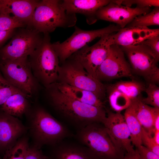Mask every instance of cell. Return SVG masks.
<instances>
[{
    "instance_id": "38",
    "label": "cell",
    "mask_w": 159,
    "mask_h": 159,
    "mask_svg": "<svg viewBox=\"0 0 159 159\" xmlns=\"http://www.w3.org/2000/svg\"><path fill=\"white\" fill-rule=\"evenodd\" d=\"M154 127L155 131L159 130V115H157L155 119Z\"/></svg>"
},
{
    "instance_id": "27",
    "label": "cell",
    "mask_w": 159,
    "mask_h": 159,
    "mask_svg": "<svg viewBox=\"0 0 159 159\" xmlns=\"http://www.w3.org/2000/svg\"><path fill=\"white\" fill-rule=\"evenodd\" d=\"M159 25V7H155L145 14L135 17L125 27L136 26L147 27L152 25Z\"/></svg>"
},
{
    "instance_id": "34",
    "label": "cell",
    "mask_w": 159,
    "mask_h": 159,
    "mask_svg": "<svg viewBox=\"0 0 159 159\" xmlns=\"http://www.w3.org/2000/svg\"><path fill=\"white\" fill-rule=\"evenodd\" d=\"M140 159H159V155L142 145L136 148Z\"/></svg>"
},
{
    "instance_id": "17",
    "label": "cell",
    "mask_w": 159,
    "mask_h": 159,
    "mask_svg": "<svg viewBox=\"0 0 159 159\" xmlns=\"http://www.w3.org/2000/svg\"><path fill=\"white\" fill-rule=\"evenodd\" d=\"M39 0H0V14L10 15L32 27L33 15Z\"/></svg>"
},
{
    "instance_id": "39",
    "label": "cell",
    "mask_w": 159,
    "mask_h": 159,
    "mask_svg": "<svg viewBox=\"0 0 159 159\" xmlns=\"http://www.w3.org/2000/svg\"><path fill=\"white\" fill-rule=\"evenodd\" d=\"M153 138L156 143L158 145H159V130L155 131L153 133Z\"/></svg>"
},
{
    "instance_id": "31",
    "label": "cell",
    "mask_w": 159,
    "mask_h": 159,
    "mask_svg": "<svg viewBox=\"0 0 159 159\" xmlns=\"http://www.w3.org/2000/svg\"><path fill=\"white\" fill-rule=\"evenodd\" d=\"M142 145L155 153L159 155V145L155 141L153 137L150 135L142 127L141 135Z\"/></svg>"
},
{
    "instance_id": "26",
    "label": "cell",
    "mask_w": 159,
    "mask_h": 159,
    "mask_svg": "<svg viewBox=\"0 0 159 159\" xmlns=\"http://www.w3.org/2000/svg\"><path fill=\"white\" fill-rule=\"evenodd\" d=\"M106 92L108 94L110 105L116 112H120L130 105L131 100L122 92L106 88Z\"/></svg>"
},
{
    "instance_id": "36",
    "label": "cell",
    "mask_w": 159,
    "mask_h": 159,
    "mask_svg": "<svg viewBox=\"0 0 159 159\" xmlns=\"http://www.w3.org/2000/svg\"><path fill=\"white\" fill-rule=\"evenodd\" d=\"M15 29H12L6 31H0V48L8 39L12 37L15 32Z\"/></svg>"
},
{
    "instance_id": "10",
    "label": "cell",
    "mask_w": 159,
    "mask_h": 159,
    "mask_svg": "<svg viewBox=\"0 0 159 159\" xmlns=\"http://www.w3.org/2000/svg\"><path fill=\"white\" fill-rule=\"evenodd\" d=\"M44 34L32 28L14 32L10 41L0 49V59H13L28 57L41 44Z\"/></svg>"
},
{
    "instance_id": "32",
    "label": "cell",
    "mask_w": 159,
    "mask_h": 159,
    "mask_svg": "<svg viewBox=\"0 0 159 159\" xmlns=\"http://www.w3.org/2000/svg\"><path fill=\"white\" fill-rule=\"evenodd\" d=\"M121 4L125 6L130 7L133 4H135L139 8L150 7L152 6L159 7L158 0H122Z\"/></svg>"
},
{
    "instance_id": "16",
    "label": "cell",
    "mask_w": 159,
    "mask_h": 159,
    "mask_svg": "<svg viewBox=\"0 0 159 159\" xmlns=\"http://www.w3.org/2000/svg\"><path fill=\"white\" fill-rule=\"evenodd\" d=\"M159 35V29L136 26L121 29L109 34L107 39L109 46L116 44L127 46L138 44L148 38Z\"/></svg>"
},
{
    "instance_id": "2",
    "label": "cell",
    "mask_w": 159,
    "mask_h": 159,
    "mask_svg": "<svg viewBox=\"0 0 159 159\" xmlns=\"http://www.w3.org/2000/svg\"><path fill=\"white\" fill-rule=\"evenodd\" d=\"M33 145L54 146L68 136L67 129L46 110L36 102L25 115Z\"/></svg>"
},
{
    "instance_id": "4",
    "label": "cell",
    "mask_w": 159,
    "mask_h": 159,
    "mask_svg": "<svg viewBox=\"0 0 159 159\" xmlns=\"http://www.w3.org/2000/svg\"><path fill=\"white\" fill-rule=\"evenodd\" d=\"M32 73L45 88L57 82L60 65L49 34H44L41 44L28 56Z\"/></svg>"
},
{
    "instance_id": "28",
    "label": "cell",
    "mask_w": 159,
    "mask_h": 159,
    "mask_svg": "<svg viewBox=\"0 0 159 159\" xmlns=\"http://www.w3.org/2000/svg\"><path fill=\"white\" fill-rule=\"evenodd\" d=\"M147 95L146 97H142L141 100L145 104L150 105L153 107L159 108V87L156 84L149 83L145 91Z\"/></svg>"
},
{
    "instance_id": "13",
    "label": "cell",
    "mask_w": 159,
    "mask_h": 159,
    "mask_svg": "<svg viewBox=\"0 0 159 159\" xmlns=\"http://www.w3.org/2000/svg\"><path fill=\"white\" fill-rule=\"evenodd\" d=\"M112 0L97 11V20H103L114 23L123 28L136 16L145 14L152 10L150 7L132 8L117 4Z\"/></svg>"
},
{
    "instance_id": "1",
    "label": "cell",
    "mask_w": 159,
    "mask_h": 159,
    "mask_svg": "<svg viewBox=\"0 0 159 159\" xmlns=\"http://www.w3.org/2000/svg\"><path fill=\"white\" fill-rule=\"evenodd\" d=\"M46 96L57 110L82 127L94 122L103 123L107 117L104 108L82 102L62 93L54 83L45 87Z\"/></svg>"
},
{
    "instance_id": "29",
    "label": "cell",
    "mask_w": 159,
    "mask_h": 159,
    "mask_svg": "<svg viewBox=\"0 0 159 159\" xmlns=\"http://www.w3.org/2000/svg\"><path fill=\"white\" fill-rule=\"evenodd\" d=\"M27 26L25 23L12 16L0 14V31H6Z\"/></svg>"
},
{
    "instance_id": "6",
    "label": "cell",
    "mask_w": 159,
    "mask_h": 159,
    "mask_svg": "<svg viewBox=\"0 0 159 159\" xmlns=\"http://www.w3.org/2000/svg\"><path fill=\"white\" fill-rule=\"evenodd\" d=\"M99 123L93 122L81 128L77 138L97 159H124L125 152L116 145L104 126Z\"/></svg>"
},
{
    "instance_id": "9",
    "label": "cell",
    "mask_w": 159,
    "mask_h": 159,
    "mask_svg": "<svg viewBox=\"0 0 159 159\" xmlns=\"http://www.w3.org/2000/svg\"><path fill=\"white\" fill-rule=\"evenodd\" d=\"M121 28L117 25L110 24L100 29L85 30L75 26L72 34L62 42L57 41L52 43V46L62 64L75 52L81 49L88 43L107 34L116 32Z\"/></svg>"
},
{
    "instance_id": "7",
    "label": "cell",
    "mask_w": 159,
    "mask_h": 159,
    "mask_svg": "<svg viewBox=\"0 0 159 159\" xmlns=\"http://www.w3.org/2000/svg\"><path fill=\"white\" fill-rule=\"evenodd\" d=\"M57 82L91 92L102 100L106 85L89 73L77 61L68 58L60 66Z\"/></svg>"
},
{
    "instance_id": "30",
    "label": "cell",
    "mask_w": 159,
    "mask_h": 159,
    "mask_svg": "<svg viewBox=\"0 0 159 159\" xmlns=\"http://www.w3.org/2000/svg\"><path fill=\"white\" fill-rule=\"evenodd\" d=\"M20 92L5 79L0 71V107L10 96Z\"/></svg>"
},
{
    "instance_id": "19",
    "label": "cell",
    "mask_w": 159,
    "mask_h": 159,
    "mask_svg": "<svg viewBox=\"0 0 159 159\" xmlns=\"http://www.w3.org/2000/svg\"><path fill=\"white\" fill-rule=\"evenodd\" d=\"M141 95L131 100L132 105L139 122L148 134L152 136L154 132V122L156 116L159 115V108L151 107L143 103Z\"/></svg>"
},
{
    "instance_id": "12",
    "label": "cell",
    "mask_w": 159,
    "mask_h": 159,
    "mask_svg": "<svg viewBox=\"0 0 159 159\" xmlns=\"http://www.w3.org/2000/svg\"><path fill=\"white\" fill-rule=\"evenodd\" d=\"M110 34L102 36L92 46L86 45L69 58L79 62L89 73L96 78L97 70L108 53L110 46L108 45L107 39Z\"/></svg>"
},
{
    "instance_id": "18",
    "label": "cell",
    "mask_w": 159,
    "mask_h": 159,
    "mask_svg": "<svg viewBox=\"0 0 159 159\" xmlns=\"http://www.w3.org/2000/svg\"><path fill=\"white\" fill-rule=\"evenodd\" d=\"M109 0H63L62 5L70 14H80L85 17L87 23L92 24L97 21L96 13L101 7L111 2Z\"/></svg>"
},
{
    "instance_id": "15",
    "label": "cell",
    "mask_w": 159,
    "mask_h": 159,
    "mask_svg": "<svg viewBox=\"0 0 159 159\" xmlns=\"http://www.w3.org/2000/svg\"><path fill=\"white\" fill-rule=\"evenodd\" d=\"M27 129L17 117L0 110V151L11 147Z\"/></svg>"
},
{
    "instance_id": "21",
    "label": "cell",
    "mask_w": 159,
    "mask_h": 159,
    "mask_svg": "<svg viewBox=\"0 0 159 159\" xmlns=\"http://www.w3.org/2000/svg\"><path fill=\"white\" fill-rule=\"evenodd\" d=\"M32 105V99L20 92L10 96L0 107V110L12 116L21 117L28 112Z\"/></svg>"
},
{
    "instance_id": "37",
    "label": "cell",
    "mask_w": 159,
    "mask_h": 159,
    "mask_svg": "<svg viewBox=\"0 0 159 159\" xmlns=\"http://www.w3.org/2000/svg\"><path fill=\"white\" fill-rule=\"evenodd\" d=\"M124 159H140V158L137 151L135 150L134 152L125 153Z\"/></svg>"
},
{
    "instance_id": "5",
    "label": "cell",
    "mask_w": 159,
    "mask_h": 159,
    "mask_svg": "<svg viewBox=\"0 0 159 159\" xmlns=\"http://www.w3.org/2000/svg\"><path fill=\"white\" fill-rule=\"evenodd\" d=\"M0 71L13 86L32 100H37L41 85L32 73L28 57L13 59H0Z\"/></svg>"
},
{
    "instance_id": "22",
    "label": "cell",
    "mask_w": 159,
    "mask_h": 159,
    "mask_svg": "<svg viewBox=\"0 0 159 159\" xmlns=\"http://www.w3.org/2000/svg\"><path fill=\"white\" fill-rule=\"evenodd\" d=\"M54 155V159H97L86 147L72 145L59 146Z\"/></svg>"
},
{
    "instance_id": "23",
    "label": "cell",
    "mask_w": 159,
    "mask_h": 159,
    "mask_svg": "<svg viewBox=\"0 0 159 159\" xmlns=\"http://www.w3.org/2000/svg\"><path fill=\"white\" fill-rule=\"evenodd\" d=\"M124 116L130 133L132 143L136 148L142 145V127L136 116L131 104L125 109Z\"/></svg>"
},
{
    "instance_id": "3",
    "label": "cell",
    "mask_w": 159,
    "mask_h": 159,
    "mask_svg": "<svg viewBox=\"0 0 159 159\" xmlns=\"http://www.w3.org/2000/svg\"><path fill=\"white\" fill-rule=\"evenodd\" d=\"M76 14L67 13L62 0L39 1L34 12L32 27L43 34H49L57 27L67 28L75 26Z\"/></svg>"
},
{
    "instance_id": "25",
    "label": "cell",
    "mask_w": 159,
    "mask_h": 159,
    "mask_svg": "<svg viewBox=\"0 0 159 159\" xmlns=\"http://www.w3.org/2000/svg\"><path fill=\"white\" fill-rule=\"evenodd\" d=\"M29 147L28 137L22 136L4 152L1 159H25Z\"/></svg>"
},
{
    "instance_id": "11",
    "label": "cell",
    "mask_w": 159,
    "mask_h": 159,
    "mask_svg": "<svg viewBox=\"0 0 159 159\" xmlns=\"http://www.w3.org/2000/svg\"><path fill=\"white\" fill-rule=\"evenodd\" d=\"M123 77L134 78L130 64L120 46L111 45L107 57L97 70L96 78L101 81Z\"/></svg>"
},
{
    "instance_id": "35",
    "label": "cell",
    "mask_w": 159,
    "mask_h": 159,
    "mask_svg": "<svg viewBox=\"0 0 159 159\" xmlns=\"http://www.w3.org/2000/svg\"><path fill=\"white\" fill-rule=\"evenodd\" d=\"M40 149L33 145L29 146L25 159H46L47 157L44 155Z\"/></svg>"
},
{
    "instance_id": "33",
    "label": "cell",
    "mask_w": 159,
    "mask_h": 159,
    "mask_svg": "<svg viewBox=\"0 0 159 159\" xmlns=\"http://www.w3.org/2000/svg\"><path fill=\"white\" fill-rule=\"evenodd\" d=\"M140 43L144 44L148 47L154 53L157 60L159 61V35L150 37Z\"/></svg>"
},
{
    "instance_id": "24",
    "label": "cell",
    "mask_w": 159,
    "mask_h": 159,
    "mask_svg": "<svg viewBox=\"0 0 159 159\" xmlns=\"http://www.w3.org/2000/svg\"><path fill=\"white\" fill-rule=\"evenodd\" d=\"M146 87L142 83L135 80L121 81L106 85V88L116 90L126 95L131 100L137 97L144 91Z\"/></svg>"
},
{
    "instance_id": "20",
    "label": "cell",
    "mask_w": 159,
    "mask_h": 159,
    "mask_svg": "<svg viewBox=\"0 0 159 159\" xmlns=\"http://www.w3.org/2000/svg\"><path fill=\"white\" fill-rule=\"evenodd\" d=\"M54 84L62 93L74 99L87 105L105 108L102 100L91 92L64 83L57 82Z\"/></svg>"
},
{
    "instance_id": "14",
    "label": "cell",
    "mask_w": 159,
    "mask_h": 159,
    "mask_svg": "<svg viewBox=\"0 0 159 159\" xmlns=\"http://www.w3.org/2000/svg\"><path fill=\"white\" fill-rule=\"evenodd\" d=\"M107 117L102 123L107 132L116 145L126 153L135 151L131 142L130 133L124 116L120 112L107 111Z\"/></svg>"
},
{
    "instance_id": "8",
    "label": "cell",
    "mask_w": 159,
    "mask_h": 159,
    "mask_svg": "<svg viewBox=\"0 0 159 159\" xmlns=\"http://www.w3.org/2000/svg\"><path fill=\"white\" fill-rule=\"evenodd\" d=\"M120 46L128 58L132 71L143 77L149 83H159L158 61L148 47L141 43Z\"/></svg>"
},
{
    "instance_id": "40",
    "label": "cell",
    "mask_w": 159,
    "mask_h": 159,
    "mask_svg": "<svg viewBox=\"0 0 159 159\" xmlns=\"http://www.w3.org/2000/svg\"><path fill=\"white\" fill-rule=\"evenodd\" d=\"M46 159H50L49 158L47 157Z\"/></svg>"
}]
</instances>
